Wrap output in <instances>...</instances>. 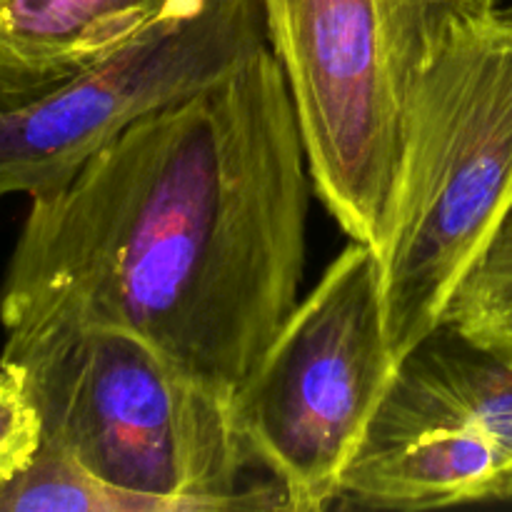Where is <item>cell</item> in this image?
I'll return each instance as SVG.
<instances>
[{"label":"cell","instance_id":"1","mask_svg":"<svg viewBox=\"0 0 512 512\" xmlns=\"http://www.w3.org/2000/svg\"><path fill=\"white\" fill-rule=\"evenodd\" d=\"M310 188L265 43L30 198L0 323L118 325L235 393L300 300Z\"/></svg>","mask_w":512,"mask_h":512},{"label":"cell","instance_id":"2","mask_svg":"<svg viewBox=\"0 0 512 512\" xmlns=\"http://www.w3.org/2000/svg\"><path fill=\"white\" fill-rule=\"evenodd\" d=\"M0 368L18 375L43 438L90 473L178 512L288 510L253 468L233 393L205 383L118 325L45 318L5 330Z\"/></svg>","mask_w":512,"mask_h":512},{"label":"cell","instance_id":"3","mask_svg":"<svg viewBox=\"0 0 512 512\" xmlns=\"http://www.w3.org/2000/svg\"><path fill=\"white\" fill-rule=\"evenodd\" d=\"M512 213V5L445 15L410 90L380 260L398 360L450 303Z\"/></svg>","mask_w":512,"mask_h":512},{"label":"cell","instance_id":"4","mask_svg":"<svg viewBox=\"0 0 512 512\" xmlns=\"http://www.w3.org/2000/svg\"><path fill=\"white\" fill-rule=\"evenodd\" d=\"M313 188L350 240L383 253L405 110L445 15L465 0H258Z\"/></svg>","mask_w":512,"mask_h":512},{"label":"cell","instance_id":"5","mask_svg":"<svg viewBox=\"0 0 512 512\" xmlns=\"http://www.w3.org/2000/svg\"><path fill=\"white\" fill-rule=\"evenodd\" d=\"M398 363L378 253L350 240L233 393L245 450L280 485L285 508L318 512L340 498Z\"/></svg>","mask_w":512,"mask_h":512},{"label":"cell","instance_id":"6","mask_svg":"<svg viewBox=\"0 0 512 512\" xmlns=\"http://www.w3.org/2000/svg\"><path fill=\"white\" fill-rule=\"evenodd\" d=\"M265 43L258 0H183L108 58L0 93V200L60 188L130 125Z\"/></svg>","mask_w":512,"mask_h":512},{"label":"cell","instance_id":"7","mask_svg":"<svg viewBox=\"0 0 512 512\" xmlns=\"http://www.w3.org/2000/svg\"><path fill=\"white\" fill-rule=\"evenodd\" d=\"M512 498V360L440 323L398 363L340 498L393 510Z\"/></svg>","mask_w":512,"mask_h":512},{"label":"cell","instance_id":"8","mask_svg":"<svg viewBox=\"0 0 512 512\" xmlns=\"http://www.w3.org/2000/svg\"><path fill=\"white\" fill-rule=\"evenodd\" d=\"M183 0H0V93L108 58Z\"/></svg>","mask_w":512,"mask_h":512},{"label":"cell","instance_id":"9","mask_svg":"<svg viewBox=\"0 0 512 512\" xmlns=\"http://www.w3.org/2000/svg\"><path fill=\"white\" fill-rule=\"evenodd\" d=\"M0 512H178L90 473L78 458L43 438L35 458L0 483Z\"/></svg>","mask_w":512,"mask_h":512},{"label":"cell","instance_id":"10","mask_svg":"<svg viewBox=\"0 0 512 512\" xmlns=\"http://www.w3.org/2000/svg\"><path fill=\"white\" fill-rule=\"evenodd\" d=\"M445 323L500 358L512 360V213L485 258L455 293Z\"/></svg>","mask_w":512,"mask_h":512},{"label":"cell","instance_id":"11","mask_svg":"<svg viewBox=\"0 0 512 512\" xmlns=\"http://www.w3.org/2000/svg\"><path fill=\"white\" fill-rule=\"evenodd\" d=\"M43 445V423L18 375L0 368V483L18 475Z\"/></svg>","mask_w":512,"mask_h":512},{"label":"cell","instance_id":"12","mask_svg":"<svg viewBox=\"0 0 512 512\" xmlns=\"http://www.w3.org/2000/svg\"><path fill=\"white\" fill-rule=\"evenodd\" d=\"M465 5L468 8H498V5H503V0H465Z\"/></svg>","mask_w":512,"mask_h":512}]
</instances>
